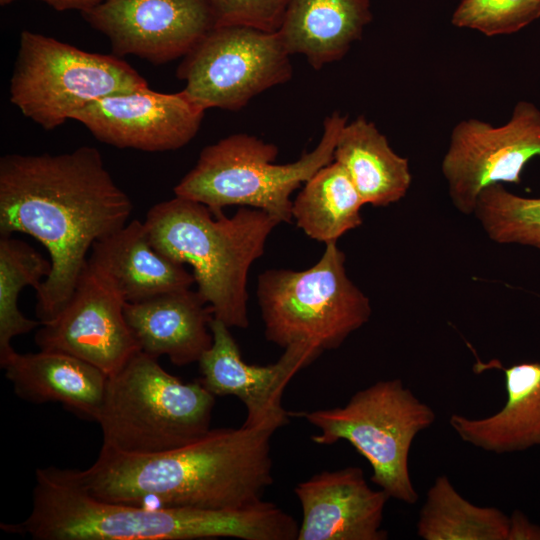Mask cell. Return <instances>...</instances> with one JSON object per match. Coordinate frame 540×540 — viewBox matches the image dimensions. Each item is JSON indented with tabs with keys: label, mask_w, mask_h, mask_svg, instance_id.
<instances>
[{
	"label": "cell",
	"mask_w": 540,
	"mask_h": 540,
	"mask_svg": "<svg viewBox=\"0 0 540 540\" xmlns=\"http://www.w3.org/2000/svg\"><path fill=\"white\" fill-rule=\"evenodd\" d=\"M132 209L95 147L1 157L0 234L34 237L51 261V272L36 291L41 323L70 299L93 244L124 227Z\"/></svg>",
	"instance_id": "cell-1"
},
{
	"label": "cell",
	"mask_w": 540,
	"mask_h": 540,
	"mask_svg": "<svg viewBox=\"0 0 540 540\" xmlns=\"http://www.w3.org/2000/svg\"><path fill=\"white\" fill-rule=\"evenodd\" d=\"M272 435L243 426L210 429L184 446L147 455L102 445L89 468L74 471L86 491L105 502L242 507L262 500L273 483Z\"/></svg>",
	"instance_id": "cell-2"
},
{
	"label": "cell",
	"mask_w": 540,
	"mask_h": 540,
	"mask_svg": "<svg viewBox=\"0 0 540 540\" xmlns=\"http://www.w3.org/2000/svg\"><path fill=\"white\" fill-rule=\"evenodd\" d=\"M264 520L256 505L227 509L157 507L101 501L75 471L39 468L30 515L1 524L34 540H192L232 537L256 540Z\"/></svg>",
	"instance_id": "cell-3"
},
{
	"label": "cell",
	"mask_w": 540,
	"mask_h": 540,
	"mask_svg": "<svg viewBox=\"0 0 540 540\" xmlns=\"http://www.w3.org/2000/svg\"><path fill=\"white\" fill-rule=\"evenodd\" d=\"M144 223L160 253L192 267L213 317L229 328H247L249 269L280 222L249 207H239L231 217L215 216L206 205L175 196L153 205Z\"/></svg>",
	"instance_id": "cell-4"
},
{
	"label": "cell",
	"mask_w": 540,
	"mask_h": 540,
	"mask_svg": "<svg viewBox=\"0 0 540 540\" xmlns=\"http://www.w3.org/2000/svg\"><path fill=\"white\" fill-rule=\"evenodd\" d=\"M347 117L327 116L318 145L297 161L275 164L278 148L244 133L233 134L201 151L195 166L174 187V195L206 205L218 216L227 206L260 209L280 223H290L291 194L333 161Z\"/></svg>",
	"instance_id": "cell-5"
},
{
	"label": "cell",
	"mask_w": 540,
	"mask_h": 540,
	"mask_svg": "<svg viewBox=\"0 0 540 540\" xmlns=\"http://www.w3.org/2000/svg\"><path fill=\"white\" fill-rule=\"evenodd\" d=\"M215 396L200 381L183 382L158 358L137 352L108 376L96 418L103 446L155 454L184 446L210 430Z\"/></svg>",
	"instance_id": "cell-6"
},
{
	"label": "cell",
	"mask_w": 540,
	"mask_h": 540,
	"mask_svg": "<svg viewBox=\"0 0 540 540\" xmlns=\"http://www.w3.org/2000/svg\"><path fill=\"white\" fill-rule=\"evenodd\" d=\"M312 267L270 269L258 278L257 298L268 341L286 348L336 349L372 314L369 298L348 277L336 242Z\"/></svg>",
	"instance_id": "cell-7"
},
{
	"label": "cell",
	"mask_w": 540,
	"mask_h": 540,
	"mask_svg": "<svg viewBox=\"0 0 540 540\" xmlns=\"http://www.w3.org/2000/svg\"><path fill=\"white\" fill-rule=\"evenodd\" d=\"M303 416L319 431L313 442H349L369 462L371 481L389 498L409 505L418 501L409 453L415 437L432 426L436 415L401 379L378 381L357 391L343 407Z\"/></svg>",
	"instance_id": "cell-8"
},
{
	"label": "cell",
	"mask_w": 540,
	"mask_h": 540,
	"mask_svg": "<svg viewBox=\"0 0 540 540\" xmlns=\"http://www.w3.org/2000/svg\"><path fill=\"white\" fill-rule=\"evenodd\" d=\"M149 87L128 63L24 30L10 80V101L45 130H53L91 102Z\"/></svg>",
	"instance_id": "cell-9"
},
{
	"label": "cell",
	"mask_w": 540,
	"mask_h": 540,
	"mask_svg": "<svg viewBox=\"0 0 540 540\" xmlns=\"http://www.w3.org/2000/svg\"><path fill=\"white\" fill-rule=\"evenodd\" d=\"M290 55L277 32L215 25L184 56L177 77L202 108L240 110L256 95L292 77Z\"/></svg>",
	"instance_id": "cell-10"
},
{
	"label": "cell",
	"mask_w": 540,
	"mask_h": 540,
	"mask_svg": "<svg viewBox=\"0 0 540 540\" xmlns=\"http://www.w3.org/2000/svg\"><path fill=\"white\" fill-rule=\"evenodd\" d=\"M536 157L540 110L531 102H518L500 126L476 118L458 122L441 163L452 205L463 215H473L485 188L520 184L525 166Z\"/></svg>",
	"instance_id": "cell-11"
},
{
	"label": "cell",
	"mask_w": 540,
	"mask_h": 540,
	"mask_svg": "<svg viewBox=\"0 0 540 540\" xmlns=\"http://www.w3.org/2000/svg\"><path fill=\"white\" fill-rule=\"evenodd\" d=\"M125 303L109 276L88 260L70 299L52 320L41 323L35 343L111 376L141 351L125 319Z\"/></svg>",
	"instance_id": "cell-12"
},
{
	"label": "cell",
	"mask_w": 540,
	"mask_h": 540,
	"mask_svg": "<svg viewBox=\"0 0 540 540\" xmlns=\"http://www.w3.org/2000/svg\"><path fill=\"white\" fill-rule=\"evenodd\" d=\"M83 16L116 55L155 64L184 57L215 25L206 0H107Z\"/></svg>",
	"instance_id": "cell-13"
},
{
	"label": "cell",
	"mask_w": 540,
	"mask_h": 540,
	"mask_svg": "<svg viewBox=\"0 0 540 540\" xmlns=\"http://www.w3.org/2000/svg\"><path fill=\"white\" fill-rule=\"evenodd\" d=\"M213 342L199 363L200 382L214 396H235L245 406L247 416L242 424L251 429L275 432L289 423L282 405V395L289 381L311 364L321 351L308 344L284 348L277 362L267 366L247 364L230 328L212 318Z\"/></svg>",
	"instance_id": "cell-14"
},
{
	"label": "cell",
	"mask_w": 540,
	"mask_h": 540,
	"mask_svg": "<svg viewBox=\"0 0 540 540\" xmlns=\"http://www.w3.org/2000/svg\"><path fill=\"white\" fill-rule=\"evenodd\" d=\"M204 113L183 90L160 93L145 87L91 102L72 119L106 144L160 152L188 144L198 133Z\"/></svg>",
	"instance_id": "cell-15"
},
{
	"label": "cell",
	"mask_w": 540,
	"mask_h": 540,
	"mask_svg": "<svg viewBox=\"0 0 540 540\" xmlns=\"http://www.w3.org/2000/svg\"><path fill=\"white\" fill-rule=\"evenodd\" d=\"M294 493L302 509L297 540H385L384 509L389 496L373 489L360 467L322 471L299 482Z\"/></svg>",
	"instance_id": "cell-16"
},
{
	"label": "cell",
	"mask_w": 540,
	"mask_h": 540,
	"mask_svg": "<svg viewBox=\"0 0 540 540\" xmlns=\"http://www.w3.org/2000/svg\"><path fill=\"white\" fill-rule=\"evenodd\" d=\"M124 315L141 351L177 366L198 362L213 342L210 306L191 288L126 302Z\"/></svg>",
	"instance_id": "cell-17"
},
{
	"label": "cell",
	"mask_w": 540,
	"mask_h": 540,
	"mask_svg": "<svg viewBox=\"0 0 540 540\" xmlns=\"http://www.w3.org/2000/svg\"><path fill=\"white\" fill-rule=\"evenodd\" d=\"M19 398L33 403L58 402L96 421L108 375L75 356L55 351L12 353L0 362Z\"/></svg>",
	"instance_id": "cell-18"
},
{
	"label": "cell",
	"mask_w": 540,
	"mask_h": 540,
	"mask_svg": "<svg viewBox=\"0 0 540 540\" xmlns=\"http://www.w3.org/2000/svg\"><path fill=\"white\" fill-rule=\"evenodd\" d=\"M88 260L109 276L129 303L191 288L195 283L184 264L153 246L144 221L137 219L95 242Z\"/></svg>",
	"instance_id": "cell-19"
},
{
	"label": "cell",
	"mask_w": 540,
	"mask_h": 540,
	"mask_svg": "<svg viewBox=\"0 0 540 540\" xmlns=\"http://www.w3.org/2000/svg\"><path fill=\"white\" fill-rule=\"evenodd\" d=\"M493 367L504 373L506 402L482 418L452 414L449 424L459 438L486 452L504 454L540 445V362Z\"/></svg>",
	"instance_id": "cell-20"
},
{
	"label": "cell",
	"mask_w": 540,
	"mask_h": 540,
	"mask_svg": "<svg viewBox=\"0 0 540 540\" xmlns=\"http://www.w3.org/2000/svg\"><path fill=\"white\" fill-rule=\"evenodd\" d=\"M372 19L369 0H289L277 33L316 70L342 59Z\"/></svg>",
	"instance_id": "cell-21"
},
{
	"label": "cell",
	"mask_w": 540,
	"mask_h": 540,
	"mask_svg": "<svg viewBox=\"0 0 540 540\" xmlns=\"http://www.w3.org/2000/svg\"><path fill=\"white\" fill-rule=\"evenodd\" d=\"M333 161L345 169L365 204L386 207L396 203L411 185L408 159L398 155L385 135L363 116L342 127Z\"/></svg>",
	"instance_id": "cell-22"
},
{
	"label": "cell",
	"mask_w": 540,
	"mask_h": 540,
	"mask_svg": "<svg viewBox=\"0 0 540 540\" xmlns=\"http://www.w3.org/2000/svg\"><path fill=\"white\" fill-rule=\"evenodd\" d=\"M365 205L345 169L336 161L320 168L292 204V217L310 238L329 243L362 224Z\"/></svg>",
	"instance_id": "cell-23"
},
{
	"label": "cell",
	"mask_w": 540,
	"mask_h": 540,
	"mask_svg": "<svg viewBox=\"0 0 540 540\" xmlns=\"http://www.w3.org/2000/svg\"><path fill=\"white\" fill-rule=\"evenodd\" d=\"M416 529L424 540H507L509 517L469 502L440 475L427 491Z\"/></svg>",
	"instance_id": "cell-24"
},
{
	"label": "cell",
	"mask_w": 540,
	"mask_h": 540,
	"mask_svg": "<svg viewBox=\"0 0 540 540\" xmlns=\"http://www.w3.org/2000/svg\"><path fill=\"white\" fill-rule=\"evenodd\" d=\"M51 272V261L25 241L12 235L0 238V362L15 352L11 340L39 327V320L25 317L18 308L23 288L35 292Z\"/></svg>",
	"instance_id": "cell-25"
},
{
	"label": "cell",
	"mask_w": 540,
	"mask_h": 540,
	"mask_svg": "<svg viewBox=\"0 0 540 540\" xmlns=\"http://www.w3.org/2000/svg\"><path fill=\"white\" fill-rule=\"evenodd\" d=\"M473 215L491 241L540 251V197H523L502 184L492 185L478 196Z\"/></svg>",
	"instance_id": "cell-26"
},
{
	"label": "cell",
	"mask_w": 540,
	"mask_h": 540,
	"mask_svg": "<svg viewBox=\"0 0 540 540\" xmlns=\"http://www.w3.org/2000/svg\"><path fill=\"white\" fill-rule=\"evenodd\" d=\"M540 17V0H460L451 22L486 36L515 33Z\"/></svg>",
	"instance_id": "cell-27"
},
{
	"label": "cell",
	"mask_w": 540,
	"mask_h": 540,
	"mask_svg": "<svg viewBox=\"0 0 540 540\" xmlns=\"http://www.w3.org/2000/svg\"><path fill=\"white\" fill-rule=\"evenodd\" d=\"M215 25H242L277 32L289 0H206ZM214 25V26H215Z\"/></svg>",
	"instance_id": "cell-28"
},
{
	"label": "cell",
	"mask_w": 540,
	"mask_h": 540,
	"mask_svg": "<svg viewBox=\"0 0 540 540\" xmlns=\"http://www.w3.org/2000/svg\"><path fill=\"white\" fill-rule=\"evenodd\" d=\"M540 540V526L528 520L521 511H514L509 517L507 540Z\"/></svg>",
	"instance_id": "cell-29"
},
{
	"label": "cell",
	"mask_w": 540,
	"mask_h": 540,
	"mask_svg": "<svg viewBox=\"0 0 540 540\" xmlns=\"http://www.w3.org/2000/svg\"><path fill=\"white\" fill-rule=\"evenodd\" d=\"M42 1L55 10L65 11V10H79L82 13L90 9L95 8L96 6L102 4L107 0H39Z\"/></svg>",
	"instance_id": "cell-30"
},
{
	"label": "cell",
	"mask_w": 540,
	"mask_h": 540,
	"mask_svg": "<svg viewBox=\"0 0 540 540\" xmlns=\"http://www.w3.org/2000/svg\"><path fill=\"white\" fill-rule=\"evenodd\" d=\"M13 1H15V0H0V4L2 6H4V5H8V4L12 3Z\"/></svg>",
	"instance_id": "cell-31"
}]
</instances>
